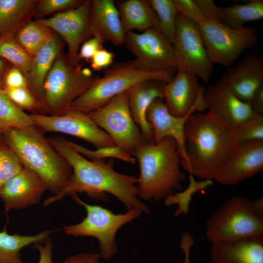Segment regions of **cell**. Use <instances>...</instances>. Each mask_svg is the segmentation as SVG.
<instances>
[{
  "mask_svg": "<svg viewBox=\"0 0 263 263\" xmlns=\"http://www.w3.org/2000/svg\"><path fill=\"white\" fill-rule=\"evenodd\" d=\"M47 138L54 148L70 164L73 172L61 192L47 198L44 201L43 206L67 195L78 192H85L92 198L103 200L107 193H110L118 198L128 210L136 208L147 214L150 213L148 207L139 199L137 178L117 172L112 162L88 159L74 150L63 137Z\"/></svg>",
  "mask_w": 263,
  "mask_h": 263,
  "instance_id": "1",
  "label": "cell"
},
{
  "mask_svg": "<svg viewBox=\"0 0 263 263\" xmlns=\"http://www.w3.org/2000/svg\"><path fill=\"white\" fill-rule=\"evenodd\" d=\"M184 133L186 160L181 162L182 169L203 180H213L239 144L233 128L210 111L191 114Z\"/></svg>",
  "mask_w": 263,
  "mask_h": 263,
  "instance_id": "2",
  "label": "cell"
},
{
  "mask_svg": "<svg viewBox=\"0 0 263 263\" xmlns=\"http://www.w3.org/2000/svg\"><path fill=\"white\" fill-rule=\"evenodd\" d=\"M0 140L23 167L40 177L53 195L63 189L72 174V168L38 128L34 125L9 128L0 133Z\"/></svg>",
  "mask_w": 263,
  "mask_h": 263,
  "instance_id": "3",
  "label": "cell"
},
{
  "mask_svg": "<svg viewBox=\"0 0 263 263\" xmlns=\"http://www.w3.org/2000/svg\"><path fill=\"white\" fill-rule=\"evenodd\" d=\"M139 163V198L159 201L182 189L186 180L181 156L174 139L168 137L159 143L146 142L132 154Z\"/></svg>",
  "mask_w": 263,
  "mask_h": 263,
  "instance_id": "4",
  "label": "cell"
},
{
  "mask_svg": "<svg viewBox=\"0 0 263 263\" xmlns=\"http://www.w3.org/2000/svg\"><path fill=\"white\" fill-rule=\"evenodd\" d=\"M175 71H147L138 66L134 60L113 63L106 69L102 76L95 79L71 103L67 111H77L88 113L139 83L154 80L167 84L172 79Z\"/></svg>",
  "mask_w": 263,
  "mask_h": 263,
  "instance_id": "5",
  "label": "cell"
},
{
  "mask_svg": "<svg viewBox=\"0 0 263 263\" xmlns=\"http://www.w3.org/2000/svg\"><path fill=\"white\" fill-rule=\"evenodd\" d=\"M98 77L94 76L89 68L73 65L60 52L44 82L45 114L56 116L67 112L71 103Z\"/></svg>",
  "mask_w": 263,
  "mask_h": 263,
  "instance_id": "6",
  "label": "cell"
},
{
  "mask_svg": "<svg viewBox=\"0 0 263 263\" xmlns=\"http://www.w3.org/2000/svg\"><path fill=\"white\" fill-rule=\"evenodd\" d=\"M260 235H263V217L245 196L227 199L206 222L205 235L211 244Z\"/></svg>",
  "mask_w": 263,
  "mask_h": 263,
  "instance_id": "7",
  "label": "cell"
},
{
  "mask_svg": "<svg viewBox=\"0 0 263 263\" xmlns=\"http://www.w3.org/2000/svg\"><path fill=\"white\" fill-rule=\"evenodd\" d=\"M70 196L86 210L87 215L80 223L63 227L65 233L73 237L91 236L97 239L100 256L104 260L112 258L117 251L115 235L120 227L138 217L142 213L139 209L129 210L124 214H115L98 205L88 204L77 196Z\"/></svg>",
  "mask_w": 263,
  "mask_h": 263,
  "instance_id": "8",
  "label": "cell"
},
{
  "mask_svg": "<svg viewBox=\"0 0 263 263\" xmlns=\"http://www.w3.org/2000/svg\"><path fill=\"white\" fill-rule=\"evenodd\" d=\"M196 24L213 65L229 66L244 51L253 47L258 41L255 27L232 28L206 19Z\"/></svg>",
  "mask_w": 263,
  "mask_h": 263,
  "instance_id": "9",
  "label": "cell"
},
{
  "mask_svg": "<svg viewBox=\"0 0 263 263\" xmlns=\"http://www.w3.org/2000/svg\"><path fill=\"white\" fill-rule=\"evenodd\" d=\"M115 145L132 155L147 142L131 113L126 91L113 97L101 107L88 113Z\"/></svg>",
  "mask_w": 263,
  "mask_h": 263,
  "instance_id": "10",
  "label": "cell"
},
{
  "mask_svg": "<svg viewBox=\"0 0 263 263\" xmlns=\"http://www.w3.org/2000/svg\"><path fill=\"white\" fill-rule=\"evenodd\" d=\"M172 46L176 70L192 74L207 82L214 65L196 23L179 13Z\"/></svg>",
  "mask_w": 263,
  "mask_h": 263,
  "instance_id": "11",
  "label": "cell"
},
{
  "mask_svg": "<svg viewBox=\"0 0 263 263\" xmlns=\"http://www.w3.org/2000/svg\"><path fill=\"white\" fill-rule=\"evenodd\" d=\"M124 44L142 69L153 72L176 70L172 44L157 29L128 32Z\"/></svg>",
  "mask_w": 263,
  "mask_h": 263,
  "instance_id": "12",
  "label": "cell"
},
{
  "mask_svg": "<svg viewBox=\"0 0 263 263\" xmlns=\"http://www.w3.org/2000/svg\"><path fill=\"white\" fill-rule=\"evenodd\" d=\"M30 115L34 125L42 131L74 136L86 140L96 149L115 145L87 113L70 110L60 115L33 113Z\"/></svg>",
  "mask_w": 263,
  "mask_h": 263,
  "instance_id": "13",
  "label": "cell"
},
{
  "mask_svg": "<svg viewBox=\"0 0 263 263\" xmlns=\"http://www.w3.org/2000/svg\"><path fill=\"white\" fill-rule=\"evenodd\" d=\"M91 0H84L77 7L58 13L38 22L57 32L65 41L67 58L74 65H78V54L81 42L87 39Z\"/></svg>",
  "mask_w": 263,
  "mask_h": 263,
  "instance_id": "14",
  "label": "cell"
},
{
  "mask_svg": "<svg viewBox=\"0 0 263 263\" xmlns=\"http://www.w3.org/2000/svg\"><path fill=\"white\" fill-rule=\"evenodd\" d=\"M205 88L200 86L198 77L185 72H177L172 79L165 84L164 99L169 112L183 117L203 112L206 109L204 98Z\"/></svg>",
  "mask_w": 263,
  "mask_h": 263,
  "instance_id": "15",
  "label": "cell"
},
{
  "mask_svg": "<svg viewBox=\"0 0 263 263\" xmlns=\"http://www.w3.org/2000/svg\"><path fill=\"white\" fill-rule=\"evenodd\" d=\"M263 169V140L239 144L226 162L215 174L217 182L226 185L237 184Z\"/></svg>",
  "mask_w": 263,
  "mask_h": 263,
  "instance_id": "16",
  "label": "cell"
},
{
  "mask_svg": "<svg viewBox=\"0 0 263 263\" xmlns=\"http://www.w3.org/2000/svg\"><path fill=\"white\" fill-rule=\"evenodd\" d=\"M204 98L206 109L232 128L259 114L239 99L222 79L205 88Z\"/></svg>",
  "mask_w": 263,
  "mask_h": 263,
  "instance_id": "17",
  "label": "cell"
},
{
  "mask_svg": "<svg viewBox=\"0 0 263 263\" xmlns=\"http://www.w3.org/2000/svg\"><path fill=\"white\" fill-rule=\"evenodd\" d=\"M222 80L240 100L248 103L254 92L263 86V57L251 53L229 68Z\"/></svg>",
  "mask_w": 263,
  "mask_h": 263,
  "instance_id": "18",
  "label": "cell"
},
{
  "mask_svg": "<svg viewBox=\"0 0 263 263\" xmlns=\"http://www.w3.org/2000/svg\"><path fill=\"white\" fill-rule=\"evenodd\" d=\"M47 190L40 177L23 167L0 189V198L6 211L37 204Z\"/></svg>",
  "mask_w": 263,
  "mask_h": 263,
  "instance_id": "19",
  "label": "cell"
},
{
  "mask_svg": "<svg viewBox=\"0 0 263 263\" xmlns=\"http://www.w3.org/2000/svg\"><path fill=\"white\" fill-rule=\"evenodd\" d=\"M126 35L114 0H91L87 40L97 37L104 42L121 46L125 43Z\"/></svg>",
  "mask_w": 263,
  "mask_h": 263,
  "instance_id": "20",
  "label": "cell"
},
{
  "mask_svg": "<svg viewBox=\"0 0 263 263\" xmlns=\"http://www.w3.org/2000/svg\"><path fill=\"white\" fill-rule=\"evenodd\" d=\"M163 100L157 99L153 101L146 113L147 119L152 129L153 142L157 144L166 137L173 138L178 145L181 162L185 161V126L188 117L193 113L183 117L174 116L169 112Z\"/></svg>",
  "mask_w": 263,
  "mask_h": 263,
  "instance_id": "21",
  "label": "cell"
},
{
  "mask_svg": "<svg viewBox=\"0 0 263 263\" xmlns=\"http://www.w3.org/2000/svg\"><path fill=\"white\" fill-rule=\"evenodd\" d=\"M211 244L212 263H263V235Z\"/></svg>",
  "mask_w": 263,
  "mask_h": 263,
  "instance_id": "22",
  "label": "cell"
},
{
  "mask_svg": "<svg viewBox=\"0 0 263 263\" xmlns=\"http://www.w3.org/2000/svg\"><path fill=\"white\" fill-rule=\"evenodd\" d=\"M165 84L158 81H148L126 91L131 113L147 142H153L152 129L146 117L147 111L153 101L164 99Z\"/></svg>",
  "mask_w": 263,
  "mask_h": 263,
  "instance_id": "23",
  "label": "cell"
},
{
  "mask_svg": "<svg viewBox=\"0 0 263 263\" xmlns=\"http://www.w3.org/2000/svg\"><path fill=\"white\" fill-rule=\"evenodd\" d=\"M60 52V42L54 36L33 57L30 70L26 77L28 89L42 105L43 109L44 82Z\"/></svg>",
  "mask_w": 263,
  "mask_h": 263,
  "instance_id": "24",
  "label": "cell"
},
{
  "mask_svg": "<svg viewBox=\"0 0 263 263\" xmlns=\"http://www.w3.org/2000/svg\"><path fill=\"white\" fill-rule=\"evenodd\" d=\"M123 28L127 34L134 30L158 29L156 13L148 0L116 1Z\"/></svg>",
  "mask_w": 263,
  "mask_h": 263,
  "instance_id": "25",
  "label": "cell"
},
{
  "mask_svg": "<svg viewBox=\"0 0 263 263\" xmlns=\"http://www.w3.org/2000/svg\"><path fill=\"white\" fill-rule=\"evenodd\" d=\"M38 0H0V38L14 37L36 14Z\"/></svg>",
  "mask_w": 263,
  "mask_h": 263,
  "instance_id": "26",
  "label": "cell"
},
{
  "mask_svg": "<svg viewBox=\"0 0 263 263\" xmlns=\"http://www.w3.org/2000/svg\"><path fill=\"white\" fill-rule=\"evenodd\" d=\"M55 230L47 229L34 235H11L0 232V263H23L20 251L29 245L43 242Z\"/></svg>",
  "mask_w": 263,
  "mask_h": 263,
  "instance_id": "27",
  "label": "cell"
},
{
  "mask_svg": "<svg viewBox=\"0 0 263 263\" xmlns=\"http://www.w3.org/2000/svg\"><path fill=\"white\" fill-rule=\"evenodd\" d=\"M224 24L232 28L243 27L247 22L263 18V0H251L243 4L219 6Z\"/></svg>",
  "mask_w": 263,
  "mask_h": 263,
  "instance_id": "28",
  "label": "cell"
},
{
  "mask_svg": "<svg viewBox=\"0 0 263 263\" xmlns=\"http://www.w3.org/2000/svg\"><path fill=\"white\" fill-rule=\"evenodd\" d=\"M54 36L49 27L36 19H31L19 30L14 38L33 57Z\"/></svg>",
  "mask_w": 263,
  "mask_h": 263,
  "instance_id": "29",
  "label": "cell"
},
{
  "mask_svg": "<svg viewBox=\"0 0 263 263\" xmlns=\"http://www.w3.org/2000/svg\"><path fill=\"white\" fill-rule=\"evenodd\" d=\"M149 1L157 17L159 32L172 44L176 30L178 14L173 0Z\"/></svg>",
  "mask_w": 263,
  "mask_h": 263,
  "instance_id": "30",
  "label": "cell"
},
{
  "mask_svg": "<svg viewBox=\"0 0 263 263\" xmlns=\"http://www.w3.org/2000/svg\"><path fill=\"white\" fill-rule=\"evenodd\" d=\"M34 125L30 115L18 108L0 89V133L11 128Z\"/></svg>",
  "mask_w": 263,
  "mask_h": 263,
  "instance_id": "31",
  "label": "cell"
},
{
  "mask_svg": "<svg viewBox=\"0 0 263 263\" xmlns=\"http://www.w3.org/2000/svg\"><path fill=\"white\" fill-rule=\"evenodd\" d=\"M0 56L18 68L26 77L31 67L33 57L14 37L0 38Z\"/></svg>",
  "mask_w": 263,
  "mask_h": 263,
  "instance_id": "32",
  "label": "cell"
},
{
  "mask_svg": "<svg viewBox=\"0 0 263 263\" xmlns=\"http://www.w3.org/2000/svg\"><path fill=\"white\" fill-rule=\"evenodd\" d=\"M71 147L76 152L91 161H104L107 158H116L126 162L135 164L136 159L116 145L90 150L82 145L68 141Z\"/></svg>",
  "mask_w": 263,
  "mask_h": 263,
  "instance_id": "33",
  "label": "cell"
},
{
  "mask_svg": "<svg viewBox=\"0 0 263 263\" xmlns=\"http://www.w3.org/2000/svg\"><path fill=\"white\" fill-rule=\"evenodd\" d=\"M189 185L188 187L184 191L173 193L169 196L165 200L166 205L169 206L173 204H177L178 208L174 213V216L178 217L182 213H188L189 203L191 201L193 194L197 191L207 188L213 184L211 180H202L196 181L194 176L189 174Z\"/></svg>",
  "mask_w": 263,
  "mask_h": 263,
  "instance_id": "34",
  "label": "cell"
},
{
  "mask_svg": "<svg viewBox=\"0 0 263 263\" xmlns=\"http://www.w3.org/2000/svg\"><path fill=\"white\" fill-rule=\"evenodd\" d=\"M23 167L15 153L0 140V189Z\"/></svg>",
  "mask_w": 263,
  "mask_h": 263,
  "instance_id": "35",
  "label": "cell"
},
{
  "mask_svg": "<svg viewBox=\"0 0 263 263\" xmlns=\"http://www.w3.org/2000/svg\"><path fill=\"white\" fill-rule=\"evenodd\" d=\"M2 90L12 102L21 110L45 115L43 106L27 87Z\"/></svg>",
  "mask_w": 263,
  "mask_h": 263,
  "instance_id": "36",
  "label": "cell"
},
{
  "mask_svg": "<svg viewBox=\"0 0 263 263\" xmlns=\"http://www.w3.org/2000/svg\"><path fill=\"white\" fill-rule=\"evenodd\" d=\"M233 128L238 144L263 140V115L258 114Z\"/></svg>",
  "mask_w": 263,
  "mask_h": 263,
  "instance_id": "37",
  "label": "cell"
},
{
  "mask_svg": "<svg viewBox=\"0 0 263 263\" xmlns=\"http://www.w3.org/2000/svg\"><path fill=\"white\" fill-rule=\"evenodd\" d=\"M83 1L79 0H38L36 14L38 17H42L57 11L70 10L77 7Z\"/></svg>",
  "mask_w": 263,
  "mask_h": 263,
  "instance_id": "38",
  "label": "cell"
},
{
  "mask_svg": "<svg viewBox=\"0 0 263 263\" xmlns=\"http://www.w3.org/2000/svg\"><path fill=\"white\" fill-rule=\"evenodd\" d=\"M179 14L197 23L206 19L194 0H173Z\"/></svg>",
  "mask_w": 263,
  "mask_h": 263,
  "instance_id": "39",
  "label": "cell"
},
{
  "mask_svg": "<svg viewBox=\"0 0 263 263\" xmlns=\"http://www.w3.org/2000/svg\"><path fill=\"white\" fill-rule=\"evenodd\" d=\"M206 19L224 24V18L217 6L212 0H194Z\"/></svg>",
  "mask_w": 263,
  "mask_h": 263,
  "instance_id": "40",
  "label": "cell"
},
{
  "mask_svg": "<svg viewBox=\"0 0 263 263\" xmlns=\"http://www.w3.org/2000/svg\"><path fill=\"white\" fill-rule=\"evenodd\" d=\"M24 87H27L25 76L18 68L12 65L4 76L3 89Z\"/></svg>",
  "mask_w": 263,
  "mask_h": 263,
  "instance_id": "41",
  "label": "cell"
},
{
  "mask_svg": "<svg viewBox=\"0 0 263 263\" xmlns=\"http://www.w3.org/2000/svg\"><path fill=\"white\" fill-rule=\"evenodd\" d=\"M104 41L97 37H93L84 42L78 54V61L84 59L90 62L94 54L103 48Z\"/></svg>",
  "mask_w": 263,
  "mask_h": 263,
  "instance_id": "42",
  "label": "cell"
},
{
  "mask_svg": "<svg viewBox=\"0 0 263 263\" xmlns=\"http://www.w3.org/2000/svg\"><path fill=\"white\" fill-rule=\"evenodd\" d=\"M114 54L104 48L98 50L93 56L90 62L92 68L96 71L107 69L113 64Z\"/></svg>",
  "mask_w": 263,
  "mask_h": 263,
  "instance_id": "43",
  "label": "cell"
},
{
  "mask_svg": "<svg viewBox=\"0 0 263 263\" xmlns=\"http://www.w3.org/2000/svg\"><path fill=\"white\" fill-rule=\"evenodd\" d=\"M53 244L48 237L43 242L34 244L33 247L38 249L39 253V260L38 263H53Z\"/></svg>",
  "mask_w": 263,
  "mask_h": 263,
  "instance_id": "44",
  "label": "cell"
},
{
  "mask_svg": "<svg viewBox=\"0 0 263 263\" xmlns=\"http://www.w3.org/2000/svg\"><path fill=\"white\" fill-rule=\"evenodd\" d=\"M100 257L97 253H81L66 257L60 263H100Z\"/></svg>",
  "mask_w": 263,
  "mask_h": 263,
  "instance_id": "45",
  "label": "cell"
},
{
  "mask_svg": "<svg viewBox=\"0 0 263 263\" xmlns=\"http://www.w3.org/2000/svg\"><path fill=\"white\" fill-rule=\"evenodd\" d=\"M195 244V241L191 234L185 232L181 235L180 247L184 252L185 258L184 263H190L189 254L191 247Z\"/></svg>",
  "mask_w": 263,
  "mask_h": 263,
  "instance_id": "46",
  "label": "cell"
},
{
  "mask_svg": "<svg viewBox=\"0 0 263 263\" xmlns=\"http://www.w3.org/2000/svg\"><path fill=\"white\" fill-rule=\"evenodd\" d=\"M247 103L255 113L263 115V86L254 92Z\"/></svg>",
  "mask_w": 263,
  "mask_h": 263,
  "instance_id": "47",
  "label": "cell"
},
{
  "mask_svg": "<svg viewBox=\"0 0 263 263\" xmlns=\"http://www.w3.org/2000/svg\"><path fill=\"white\" fill-rule=\"evenodd\" d=\"M12 64L0 56V89L3 88V80L5 74Z\"/></svg>",
  "mask_w": 263,
  "mask_h": 263,
  "instance_id": "48",
  "label": "cell"
}]
</instances>
